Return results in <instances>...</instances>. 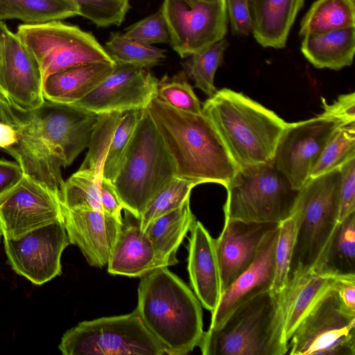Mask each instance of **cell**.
<instances>
[{
    "label": "cell",
    "instance_id": "cell-48",
    "mask_svg": "<svg viewBox=\"0 0 355 355\" xmlns=\"http://www.w3.org/2000/svg\"><path fill=\"white\" fill-rule=\"evenodd\" d=\"M18 130L10 123L0 122V148L5 150L13 146L17 141Z\"/></svg>",
    "mask_w": 355,
    "mask_h": 355
},
{
    "label": "cell",
    "instance_id": "cell-44",
    "mask_svg": "<svg viewBox=\"0 0 355 355\" xmlns=\"http://www.w3.org/2000/svg\"><path fill=\"white\" fill-rule=\"evenodd\" d=\"M100 198L102 211L122 222L121 210L125 206L118 196L112 182L103 178L100 184Z\"/></svg>",
    "mask_w": 355,
    "mask_h": 355
},
{
    "label": "cell",
    "instance_id": "cell-22",
    "mask_svg": "<svg viewBox=\"0 0 355 355\" xmlns=\"http://www.w3.org/2000/svg\"><path fill=\"white\" fill-rule=\"evenodd\" d=\"M125 210V218L112 250L107 271L112 275L142 277L154 269L165 266L146 234L141 230L139 218Z\"/></svg>",
    "mask_w": 355,
    "mask_h": 355
},
{
    "label": "cell",
    "instance_id": "cell-5",
    "mask_svg": "<svg viewBox=\"0 0 355 355\" xmlns=\"http://www.w3.org/2000/svg\"><path fill=\"white\" fill-rule=\"evenodd\" d=\"M286 286L271 290L246 301L217 328L203 333L199 344L203 355H284L288 345L284 335Z\"/></svg>",
    "mask_w": 355,
    "mask_h": 355
},
{
    "label": "cell",
    "instance_id": "cell-9",
    "mask_svg": "<svg viewBox=\"0 0 355 355\" xmlns=\"http://www.w3.org/2000/svg\"><path fill=\"white\" fill-rule=\"evenodd\" d=\"M64 355H162L164 348L138 312L79 322L63 335Z\"/></svg>",
    "mask_w": 355,
    "mask_h": 355
},
{
    "label": "cell",
    "instance_id": "cell-1",
    "mask_svg": "<svg viewBox=\"0 0 355 355\" xmlns=\"http://www.w3.org/2000/svg\"><path fill=\"white\" fill-rule=\"evenodd\" d=\"M17 141L5 150L24 175L40 183L62 202L64 180L61 168L88 148L98 114L73 104L49 101L21 110Z\"/></svg>",
    "mask_w": 355,
    "mask_h": 355
},
{
    "label": "cell",
    "instance_id": "cell-19",
    "mask_svg": "<svg viewBox=\"0 0 355 355\" xmlns=\"http://www.w3.org/2000/svg\"><path fill=\"white\" fill-rule=\"evenodd\" d=\"M69 243L79 248L88 263L101 268L108 263L122 222L101 210L62 206Z\"/></svg>",
    "mask_w": 355,
    "mask_h": 355
},
{
    "label": "cell",
    "instance_id": "cell-21",
    "mask_svg": "<svg viewBox=\"0 0 355 355\" xmlns=\"http://www.w3.org/2000/svg\"><path fill=\"white\" fill-rule=\"evenodd\" d=\"M190 233L187 268L191 285L201 305L212 313L223 293L215 239L200 221L195 220Z\"/></svg>",
    "mask_w": 355,
    "mask_h": 355
},
{
    "label": "cell",
    "instance_id": "cell-2",
    "mask_svg": "<svg viewBox=\"0 0 355 355\" xmlns=\"http://www.w3.org/2000/svg\"><path fill=\"white\" fill-rule=\"evenodd\" d=\"M146 110L171 155L176 177L197 184L227 185L238 168L203 113L177 110L157 97Z\"/></svg>",
    "mask_w": 355,
    "mask_h": 355
},
{
    "label": "cell",
    "instance_id": "cell-13",
    "mask_svg": "<svg viewBox=\"0 0 355 355\" xmlns=\"http://www.w3.org/2000/svg\"><path fill=\"white\" fill-rule=\"evenodd\" d=\"M340 126L338 121L320 114L287 124L277 144L272 163L294 189L300 190L310 178L324 148Z\"/></svg>",
    "mask_w": 355,
    "mask_h": 355
},
{
    "label": "cell",
    "instance_id": "cell-18",
    "mask_svg": "<svg viewBox=\"0 0 355 355\" xmlns=\"http://www.w3.org/2000/svg\"><path fill=\"white\" fill-rule=\"evenodd\" d=\"M279 225L225 218L215 239L223 293L252 264L265 237Z\"/></svg>",
    "mask_w": 355,
    "mask_h": 355
},
{
    "label": "cell",
    "instance_id": "cell-42",
    "mask_svg": "<svg viewBox=\"0 0 355 355\" xmlns=\"http://www.w3.org/2000/svg\"><path fill=\"white\" fill-rule=\"evenodd\" d=\"M323 112L320 115L338 121L342 125L355 122V94H342L331 104L322 98Z\"/></svg>",
    "mask_w": 355,
    "mask_h": 355
},
{
    "label": "cell",
    "instance_id": "cell-26",
    "mask_svg": "<svg viewBox=\"0 0 355 355\" xmlns=\"http://www.w3.org/2000/svg\"><path fill=\"white\" fill-rule=\"evenodd\" d=\"M336 277L315 269L303 275L295 273L289 277L284 322V335L288 342L314 303L327 289L334 286Z\"/></svg>",
    "mask_w": 355,
    "mask_h": 355
},
{
    "label": "cell",
    "instance_id": "cell-38",
    "mask_svg": "<svg viewBox=\"0 0 355 355\" xmlns=\"http://www.w3.org/2000/svg\"><path fill=\"white\" fill-rule=\"evenodd\" d=\"M157 98L177 110L193 114L202 113L201 103L184 71L171 77L165 76L159 80Z\"/></svg>",
    "mask_w": 355,
    "mask_h": 355
},
{
    "label": "cell",
    "instance_id": "cell-28",
    "mask_svg": "<svg viewBox=\"0 0 355 355\" xmlns=\"http://www.w3.org/2000/svg\"><path fill=\"white\" fill-rule=\"evenodd\" d=\"M79 15L77 6L68 0H0V21L19 19L37 24Z\"/></svg>",
    "mask_w": 355,
    "mask_h": 355
},
{
    "label": "cell",
    "instance_id": "cell-27",
    "mask_svg": "<svg viewBox=\"0 0 355 355\" xmlns=\"http://www.w3.org/2000/svg\"><path fill=\"white\" fill-rule=\"evenodd\" d=\"M189 201L188 198L177 209L158 217L144 231L166 267L178 263L176 252L196 220Z\"/></svg>",
    "mask_w": 355,
    "mask_h": 355
},
{
    "label": "cell",
    "instance_id": "cell-15",
    "mask_svg": "<svg viewBox=\"0 0 355 355\" xmlns=\"http://www.w3.org/2000/svg\"><path fill=\"white\" fill-rule=\"evenodd\" d=\"M62 220L59 200L26 175L0 195V227L3 238L17 239Z\"/></svg>",
    "mask_w": 355,
    "mask_h": 355
},
{
    "label": "cell",
    "instance_id": "cell-10",
    "mask_svg": "<svg viewBox=\"0 0 355 355\" xmlns=\"http://www.w3.org/2000/svg\"><path fill=\"white\" fill-rule=\"evenodd\" d=\"M16 35L37 60L44 81L52 73L75 66L96 62L115 63L91 33L61 20L23 24Z\"/></svg>",
    "mask_w": 355,
    "mask_h": 355
},
{
    "label": "cell",
    "instance_id": "cell-3",
    "mask_svg": "<svg viewBox=\"0 0 355 355\" xmlns=\"http://www.w3.org/2000/svg\"><path fill=\"white\" fill-rule=\"evenodd\" d=\"M141 277L136 310L164 354L193 351L204 333L201 304L196 295L166 266Z\"/></svg>",
    "mask_w": 355,
    "mask_h": 355
},
{
    "label": "cell",
    "instance_id": "cell-36",
    "mask_svg": "<svg viewBox=\"0 0 355 355\" xmlns=\"http://www.w3.org/2000/svg\"><path fill=\"white\" fill-rule=\"evenodd\" d=\"M196 183L174 178L151 200L139 218L140 226L144 232L147 226L158 217L181 206L188 198Z\"/></svg>",
    "mask_w": 355,
    "mask_h": 355
},
{
    "label": "cell",
    "instance_id": "cell-32",
    "mask_svg": "<svg viewBox=\"0 0 355 355\" xmlns=\"http://www.w3.org/2000/svg\"><path fill=\"white\" fill-rule=\"evenodd\" d=\"M228 42L223 39L189 57L184 63L185 73L194 83L196 87L209 97L216 92L214 76L220 66Z\"/></svg>",
    "mask_w": 355,
    "mask_h": 355
},
{
    "label": "cell",
    "instance_id": "cell-43",
    "mask_svg": "<svg viewBox=\"0 0 355 355\" xmlns=\"http://www.w3.org/2000/svg\"><path fill=\"white\" fill-rule=\"evenodd\" d=\"M225 3L232 33L248 35L252 33L249 0H225Z\"/></svg>",
    "mask_w": 355,
    "mask_h": 355
},
{
    "label": "cell",
    "instance_id": "cell-24",
    "mask_svg": "<svg viewBox=\"0 0 355 355\" xmlns=\"http://www.w3.org/2000/svg\"><path fill=\"white\" fill-rule=\"evenodd\" d=\"M115 66L114 62H89L52 73L44 81V99L62 104H74L97 87Z\"/></svg>",
    "mask_w": 355,
    "mask_h": 355
},
{
    "label": "cell",
    "instance_id": "cell-35",
    "mask_svg": "<svg viewBox=\"0 0 355 355\" xmlns=\"http://www.w3.org/2000/svg\"><path fill=\"white\" fill-rule=\"evenodd\" d=\"M103 179L78 170L64 182L61 205L68 209L101 210L100 184Z\"/></svg>",
    "mask_w": 355,
    "mask_h": 355
},
{
    "label": "cell",
    "instance_id": "cell-29",
    "mask_svg": "<svg viewBox=\"0 0 355 355\" xmlns=\"http://www.w3.org/2000/svg\"><path fill=\"white\" fill-rule=\"evenodd\" d=\"M355 27L354 0H316L301 21L299 34L324 33Z\"/></svg>",
    "mask_w": 355,
    "mask_h": 355
},
{
    "label": "cell",
    "instance_id": "cell-33",
    "mask_svg": "<svg viewBox=\"0 0 355 355\" xmlns=\"http://www.w3.org/2000/svg\"><path fill=\"white\" fill-rule=\"evenodd\" d=\"M123 113L112 112L98 114L88 146L89 150L79 170L91 172L103 179L105 157L114 131Z\"/></svg>",
    "mask_w": 355,
    "mask_h": 355
},
{
    "label": "cell",
    "instance_id": "cell-7",
    "mask_svg": "<svg viewBox=\"0 0 355 355\" xmlns=\"http://www.w3.org/2000/svg\"><path fill=\"white\" fill-rule=\"evenodd\" d=\"M340 181L338 168L309 178L300 189L289 277L314 270L326 253L338 224Z\"/></svg>",
    "mask_w": 355,
    "mask_h": 355
},
{
    "label": "cell",
    "instance_id": "cell-6",
    "mask_svg": "<svg viewBox=\"0 0 355 355\" xmlns=\"http://www.w3.org/2000/svg\"><path fill=\"white\" fill-rule=\"evenodd\" d=\"M173 161L146 109L141 114L113 187L125 206L140 218L174 178Z\"/></svg>",
    "mask_w": 355,
    "mask_h": 355
},
{
    "label": "cell",
    "instance_id": "cell-46",
    "mask_svg": "<svg viewBox=\"0 0 355 355\" xmlns=\"http://www.w3.org/2000/svg\"><path fill=\"white\" fill-rule=\"evenodd\" d=\"M334 288L345 306L355 312V275L336 276Z\"/></svg>",
    "mask_w": 355,
    "mask_h": 355
},
{
    "label": "cell",
    "instance_id": "cell-14",
    "mask_svg": "<svg viewBox=\"0 0 355 355\" xmlns=\"http://www.w3.org/2000/svg\"><path fill=\"white\" fill-rule=\"evenodd\" d=\"M12 268L36 285L61 274V255L70 243L62 220L34 230L17 239H3Z\"/></svg>",
    "mask_w": 355,
    "mask_h": 355
},
{
    "label": "cell",
    "instance_id": "cell-12",
    "mask_svg": "<svg viewBox=\"0 0 355 355\" xmlns=\"http://www.w3.org/2000/svg\"><path fill=\"white\" fill-rule=\"evenodd\" d=\"M165 18L172 49L184 58L224 39L227 15L225 0H164Z\"/></svg>",
    "mask_w": 355,
    "mask_h": 355
},
{
    "label": "cell",
    "instance_id": "cell-16",
    "mask_svg": "<svg viewBox=\"0 0 355 355\" xmlns=\"http://www.w3.org/2000/svg\"><path fill=\"white\" fill-rule=\"evenodd\" d=\"M158 81L146 69L116 64L97 87L73 105L97 114L143 110L157 97Z\"/></svg>",
    "mask_w": 355,
    "mask_h": 355
},
{
    "label": "cell",
    "instance_id": "cell-20",
    "mask_svg": "<svg viewBox=\"0 0 355 355\" xmlns=\"http://www.w3.org/2000/svg\"><path fill=\"white\" fill-rule=\"evenodd\" d=\"M279 226L265 237L252 264L222 294L211 313L210 328L220 327L238 306L271 290L275 275V253Z\"/></svg>",
    "mask_w": 355,
    "mask_h": 355
},
{
    "label": "cell",
    "instance_id": "cell-23",
    "mask_svg": "<svg viewBox=\"0 0 355 355\" xmlns=\"http://www.w3.org/2000/svg\"><path fill=\"white\" fill-rule=\"evenodd\" d=\"M304 0H249L252 33L263 47L283 49Z\"/></svg>",
    "mask_w": 355,
    "mask_h": 355
},
{
    "label": "cell",
    "instance_id": "cell-51",
    "mask_svg": "<svg viewBox=\"0 0 355 355\" xmlns=\"http://www.w3.org/2000/svg\"><path fill=\"white\" fill-rule=\"evenodd\" d=\"M1 235H2V232H1V227H0V237H1Z\"/></svg>",
    "mask_w": 355,
    "mask_h": 355
},
{
    "label": "cell",
    "instance_id": "cell-39",
    "mask_svg": "<svg viewBox=\"0 0 355 355\" xmlns=\"http://www.w3.org/2000/svg\"><path fill=\"white\" fill-rule=\"evenodd\" d=\"M295 232L296 220L293 216L279 223L275 253V275L271 288L273 292H282L288 284Z\"/></svg>",
    "mask_w": 355,
    "mask_h": 355
},
{
    "label": "cell",
    "instance_id": "cell-50",
    "mask_svg": "<svg viewBox=\"0 0 355 355\" xmlns=\"http://www.w3.org/2000/svg\"><path fill=\"white\" fill-rule=\"evenodd\" d=\"M196 1H203V2H208V3H212V2H216L218 0H196Z\"/></svg>",
    "mask_w": 355,
    "mask_h": 355
},
{
    "label": "cell",
    "instance_id": "cell-4",
    "mask_svg": "<svg viewBox=\"0 0 355 355\" xmlns=\"http://www.w3.org/2000/svg\"><path fill=\"white\" fill-rule=\"evenodd\" d=\"M202 109L238 168L273 162L288 124L273 111L227 88L216 90Z\"/></svg>",
    "mask_w": 355,
    "mask_h": 355
},
{
    "label": "cell",
    "instance_id": "cell-30",
    "mask_svg": "<svg viewBox=\"0 0 355 355\" xmlns=\"http://www.w3.org/2000/svg\"><path fill=\"white\" fill-rule=\"evenodd\" d=\"M315 270L334 275H355V211L339 222Z\"/></svg>",
    "mask_w": 355,
    "mask_h": 355
},
{
    "label": "cell",
    "instance_id": "cell-49",
    "mask_svg": "<svg viewBox=\"0 0 355 355\" xmlns=\"http://www.w3.org/2000/svg\"><path fill=\"white\" fill-rule=\"evenodd\" d=\"M8 31L9 29L7 26L2 21H0V45L5 35Z\"/></svg>",
    "mask_w": 355,
    "mask_h": 355
},
{
    "label": "cell",
    "instance_id": "cell-31",
    "mask_svg": "<svg viewBox=\"0 0 355 355\" xmlns=\"http://www.w3.org/2000/svg\"><path fill=\"white\" fill-rule=\"evenodd\" d=\"M104 48L116 64L143 69L153 67L166 58L164 49L127 38L120 33H112Z\"/></svg>",
    "mask_w": 355,
    "mask_h": 355
},
{
    "label": "cell",
    "instance_id": "cell-47",
    "mask_svg": "<svg viewBox=\"0 0 355 355\" xmlns=\"http://www.w3.org/2000/svg\"><path fill=\"white\" fill-rule=\"evenodd\" d=\"M0 122H5L19 129L22 122L21 110L15 107L0 90Z\"/></svg>",
    "mask_w": 355,
    "mask_h": 355
},
{
    "label": "cell",
    "instance_id": "cell-8",
    "mask_svg": "<svg viewBox=\"0 0 355 355\" xmlns=\"http://www.w3.org/2000/svg\"><path fill=\"white\" fill-rule=\"evenodd\" d=\"M225 187V218L260 223L291 217L300 193L273 163L239 168Z\"/></svg>",
    "mask_w": 355,
    "mask_h": 355
},
{
    "label": "cell",
    "instance_id": "cell-45",
    "mask_svg": "<svg viewBox=\"0 0 355 355\" xmlns=\"http://www.w3.org/2000/svg\"><path fill=\"white\" fill-rule=\"evenodd\" d=\"M24 175L17 162L0 159V195L15 185Z\"/></svg>",
    "mask_w": 355,
    "mask_h": 355
},
{
    "label": "cell",
    "instance_id": "cell-17",
    "mask_svg": "<svg viewBox=\"0 0 355 355\" xmlns=\"http://www.w3.org/2000/svg\"><path fill=\"white\" fill-rule=\"evenodd\" d=\"M44 78L34 55L8 31L0 45V90L18 109L28 111L45 101Z\"/></svg>",
    "mask_w": 355,
    "mask_h": 355
},
{
    "label": "cell",
    "instance_id": "cell-11",
    "mask_svg": "<svg viewBox=\"0 0 355 355\" xmlns=\"http://www.w3.org/2000/svg\"><path fill=\"white\" fill-rule=\"evenodd\" d=\"M288 345L291 355H355V312L332 286L306 313Z\"/></svg>",
    "mask_w": 355,
    "mask_h": 355
},
{
    "label": "cell",
    "instance_id": "cell-25",
    "mask_svg": "<svg viewBox=\"0 0 355 355\" xmlns=\"http://www.w3.org/2000/svg\"><path fill=\"white\" fill-rule=\"evenodd\" d=\"M301 51L315 68L340 70L350 66L355 52V27L303 36Z\"/></svg>",
    "mask_w": 355,
    "mask_h": 355
},
{
    "label": "cell",
    "instance_id": "cell-41",
    "mask_svg": "<svg viewBox=\"0 0 355 355\" xmlns=\"http://www.w3.org/2000/svg\"><path fill=\"white\" fill-rule=\"evenodd\" d=\"M341 173L338 223L355 211V157L339 167Z\"/></svg>",
    "mask_w": 355,
    "mask_h": 355
},
{
    "label": "cell",
    "instance_id": "cell-37",
    "mask_svg": "<svg viewBox=\"0 0 355 355\" xmlns=\"http://www.w3.org/2000/svg\"><path fill=\"white\" fill-rule=\"evenodd\" d=\"M141 110L124 112L113 135L103 165V178L113 182L121 166Z\"/></svg>",
    "mask_w": 355,
    "mask_h": 355
},
{
    "label": "cell",
    "instance_id": "cell-40",
    "mask_svg": "<svg viewBox=\"0 0 355 355\" xmlns=\"http://www.w3.org/2000/svg\"><path fill=\"white\" fill-rule=\"evenodd\" d=\"M123 36L137 42L153 45L169 43V32L161 9L154 14L128 27Z\"/></svg>",
    "mask_w": 355,
    "mask_h": 355
},
{
    "label": "cell",
    "instance_id": "cell-34",
    "mask_svg": "<svg viewBox=\"0 0 355 355\" xmlns=\"http://www.w3.org/2000/svg\"><path fill=\"white\" fill-rule=\"evenodd\" d=\"M354 157L355 122L338 128L314 165L310 178L338 168Z\"/></svg>",
    "mask_w": 355,
    "mask_h": 355
}]
</instances>
